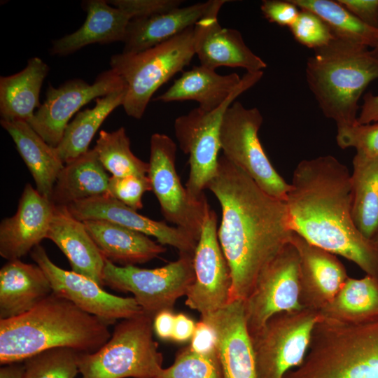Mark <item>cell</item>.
Segmentation results:
<instances>
[{"label":"cell","mask_w":378,"mask_h":378,"mask_svg":"<svg viewBox=\"0 0 378 378\" xmlns=\"http://www.w3.org/2000/svg\"><path fill=\"white\" fill-rule=\"evenodd\" d=\"M209 189L220 203L218 238L230 267V301H244L264 268L290 241L286 202L263 191L223 155Z\"/></svg>","instance_id":"1"},{"label":"cell","mask_w":378,"mask_h":378,"mask_svg":"<svg viewBox=\"0 0 378 378\" xmlns=\"http://www.w3.org/2000/svg\"><path fill=\"white\" fill-rule=\"evenodd\" d=\"M290 185L286 204L292 232L378 279V246L352 218L347 167L330 155L304 160Z\"/></svg>","instance_id":"2"},{"label":"cell","mask_w":378,"mask_h":378,"mask_svg":"<svg viewBox=\"0 0 378 378\" xmlns=\"http://www.w3.org/2000/svg\"><path fill=\"white\" fill-rule=\"evenodd\" d=\"M108 326L52 293L29 312L0 319V363L22 362L57 347L95 352L111 336Z\"/></svg>","instance_id":"3"},{"label":"cell","mask_w":378,"mask_h":378,"mask_svg":"<svg viewBox=\"0 0 378 378\" xmlns=\"http://www.w3.org/2000/svg\"><path fill=\"white\" fill-rule=\"evenodd\" d=\"M305 76L323 115L337 127L353 125L360 97L378 79V60L368 47L334 36L307 59Z\"/></svg>","instance_id":"4"},{"label":"cell","mask_w":378,"mask_h":378,"mask_svg":"<svg viewBox=\"0 0 378 378\" xmlns=\"http://www.w3.org/2000/svg\"><path fill=\"white\" fill-rule=\"evenodd\" d=\"M284 378H378V321L350 324L321 316L303 363Z\"/></svg>","instance_id":"5"},{"label":"cell","mask_w":378,"mask_h":378,"mask_svg":"<svg viewBox=\"0 0 378 378\" xmlns=\"http://www.w3.org/2000/svg\"><path fill=\"white\" fill-rule=\"evenodd\" d=\"M153 321L144 312L123 319L97 351L80 353L82 378H155L163 356L153 339Z\"/></svg>","instance_id":"6"},{"label":"cell","mask_w":378,"mask_h":378,"mask_svg":"<svg viewBox=\"0 0 378 378\" xmlns=\"http://www.w3.org/2000/svg\"><path fill=\"white\" fill-rule=\"evenodd\" d=\"M195 55L193 26L145 50L111 56V69L127 85L122 104L127 115L141 119L153 94L188 65Z\"/></svg>","instance_id":"7"},{"label":"cell","mask_w":378,"mask_h":378,"mask_svg":"<svg viewBox=\"0 0 378 378\" xmlns=\"http://www.w3.org/2000/svg\"><path fill=\"white\" fill-rule=\"evenodd\" d=\"M262 76L263 71H247L241 77L239 88L220 106L211 111L195 108L175 120L174 133L179 148L189 157L190 173L186 189L192 202L206 200L204 190L216 174L220 149V130L225 111Z\"/></svg>","instance_id":"8"},{"label":"cell","mask_w":378,"mask_h":378,"mask_svg":"<svg viewBox=\"0 0 378 378\" xmlns=\"http://www.w3.org/2000/svg\"><path fill=\"white\" fill-rule=\"evenodd\" d=\"M194 279L193 255L188 253H179L177 260L154 269L118 266L105 258L102 274L104 285L132 293L143 312L153 318L162 310H172Z\"/></svg>","instance_id":"9"},{"label":"cell","mask_w":378,"mask_h":378,"mask_svg":"<svg viewBox=\"0 0 378 378\" xmlns=\"http://www.w3.org/2000/svg\"><path fill=\"white\" fill-rule=\"evenodd\" d=\"M263 118L257 108L234 102L225 111L220 130L223 155L244 171L268 195L286 202L290 185L276 172L258 138Z\"/></svg>","instance_id":"10"},{"label":"cell","mask_w":378,"mask_h":378,"mask_svg":"<svg viewBox=\"0 0 378 378\" xmlns=\"http://www.w3.org/2000/svg\"><path fill=\"white\" fill-rule=\"evenodd\" d=\"M319 312L306 308L272 316L251 335L258 378H284L307 354Z\"/></svg>","instance_id":"11"},{"label":"cell","mask_w":378,"mask_h":378,"mask_svg":"<svg viewBox=\"0 0 378 378\" xmlns=\"http://www.w3.org/2000/svg\"><path fill=\"white\" fill-rule=\"evenodd\" d=\"M176 144L169 136L154 133L150 141L148 177L164 218L199 241L210 206L206 200H190L176 169Z\"/></svg>","instance_id":"12"},{"label":"cell","mask_w":378,"mask_h":378,"mask_svg":"<svg viewBox=\"0 0 378 378\" xmlns=\"http://www.w3.org/2000/svg\"><path fill=\"white\" fill-rule=\"evenodd\" d=\"M299 254L288 242L260 274L244 301L250 336L272 316L303 308L300 302Z\"/></svg>","instance_id":"13"},{"label":"cell","mask_w":378,"mask_h":378,"mask_svg":"<svg viewBox=\"0 0 378 378\" xmlns=\"http://www.w3.org/2000/svg\"><path fill=\"white\" fill-rule=\"evenodd\" d=\"M195 279L186 304L205 318L230 302L232 277L218 238L217 217L211 207L204 218L194 255Z\"/></svg>","instance_id":"14"},{"label":"cell","mask_w":378,"mask_h":378,"mask_svg":"<svg viewBox=\"0 0 378 378\" xmlns=\"http://www.w3.org/2000/svg\"><path fill=\"white\" fill-rule=\"evenodd\" d=\"M126 86L111 69L99 74L92 84L80 78L67 80L57 88L50 84L44 102L28 123L49 145L56 147L70 119L81 107Z\"/></svg>","instance_id":"15"},{"label":"cell","mask_w":378,"mask_h":378,"mask_svg":"<svg viewBox=\"0 0 378 378\" xmlns=\"http://www.w3.org/2000/svg\"><path fill=\"white\" fill-rule=\"evenodd\" d=\"M30 254L47 276L52 293L69 300L108 325L143 312L134 298H122L108 293L93 280L60 268L50 259L40 244L35 246Z\"/></svg>","instance_id":"16"},{"label":"cell","mask_w":378,"mask_h":378,"mask_svg":"<svg viewBox=\"0 0 378 378\" xmlns=\"http://www.w3.org/2000/svg\"><path fill=\"white\" fill-rule=\"evenodd\" d=\"M227 2L214 0L208 13L194 25L195 52L200 65L214 70L228 66L243 68L246 72L263 71L266 62L246 46L240 31L220 24L218 15Z\"/></svg>","instance_id":"17"},{"label":"cell","mask_w":378,"mask_h":378,"mask_svg":"<svg viewBox=\"0 0 378 378\" xmlns=\"http://www.w3.org/2000/svg\"><path fill=\"white\" fill-rule=\"evenodd\" d=\"M66 206L69 212L80 221L100 220L111 222L153 237L162 246L169 245L176 248L178 253L194 255L198 240L188 232L141 215L109 194L74 202Z\"/></svg>","instance_id":"18"},{"label":"cell","mask_w":378,"mask_h":378,"mask_svg":"<svg viewBox=\"0 0 378 378\" xmlns=\"http://www.w3.org/2000/svg\"><path fill=\"white\" fill-rule=\"evenodd\" d=\"M291 243L299 254L300 302L303 308L320 312L349 278L336 255L293 232Z\"/></svg>","instance_id":"19"},{"label":"cell","mask_w":378,"mask_h":378,"mask_svg":"<svg viewBox=\"0 0 378 378\" xmlns=\"http://www.w3.org/2000/svg\"><path fill=\"white\" fill-rule=\"evenodd\" d=\"M55 204L27 183L16 213L0 224V255L12 260L20 259L46 238Z\"/></svg>","instance_id":"20"},{"label":"cell","mask_w":378,"mask_h":378,"mask_svg":"<svg viewBox=\"0 0 378 378\" xmlns=\"http://www.w3.org/2000/svg\"><path fill=\"white\" fill-rule=\"evenodd\" d=\"M201 319L211 323L217 331L223 377L258 378L244 301H230L211 316Z\"/></svg>","instance_id":"21"},{"label":"cell","mask_w":378,"mask_h":378,"mask_svg":"<svg viewBox=\"0 0 378 378\" xmlns=\"http://www.w3.org/2000/svg\"><path fill=\"white\" fill-rule=\"evenodd\" d=\"M67 258L72 271L103 286L105 258L88 232L83 221L76 218L66 206L55 205L46 236Z\"/></svg>","instance_id":"22"},{"label":"cell","mask_w":378,"mask_h":378,"mask_svg":"<svg viewBox=\"0 0 378 378\" xmlns=\"http://www.w3.org/2000/svg\"><path fill=\"white\" fill-rule=\"evenodd\" d=\"M84 23L76 31L52 42L50 52L66 56L94 43L124 42L131 18L122 10L109 6L108 1H83Z\"/></svg>","instance_id":"23"},{"label":"cell","mask_w":378,"mask_h":378,"mask_svg":"<svg viewBox=\"0 0 378 378\" xmlns=\"http://www.w3.org/2000/svg\"><path fill=\"white\" fill-rule=\"evenodd\" d=\"M52 293L47 276L37 264L8 260L0 270V319L29 312Z\"/></svg>","instance_id":"24"},{"label":"cell","mask_w":378,"mask_h":378,"mask_svg":"<svg viewBox=\"0 0 378 378\" xmlns=\"http://www.w3.org/2000/svg\"><path fill=\"white\" fill-rule=\"evenodd\" d=\"M214 0L178 7L146 18L132 19L122 52L134 53L164 43L193 27L210 10Z\"/></svg>","instance_id":"25"},{"label":"cell","mask_w":378,"mask_h":378,"mask_svg":"<svg viewBox=\"0 0 378 378\" xmlns=\"http://www.w3.org/2000/svg\"><path fill=\"white\" fill-rule=\"evenodd\" d=\"M241 77L237 73L221 75L204 66L185 71L164 93L153 101L169 103L195 101L200 108L211 111L220 106L239 88Z\"/></svg>","instance_id":"26"},{"label":"cell","mask_w":378,"mask_h":378,"mask_svg":"<svg viewBox=\"0 0 378 378\" xmlns=\"http://www.w3.org/2000/svg\"><path fill=\"white\" fill-rule=\"evenodd\" d=\"M83 222L104 257L123 266L146 262L167 250L148 236L118 224L100 220Z\"/></svg>","instance_id":"27"},{"label":"cell","mask_w":378,"mask_h":378,"mask_svg":"<svg viewBox=\"0 0 378 378\" xmlns=\"http://www.w3.org/2000/svg\"><path fill=\"white\" fill-rule=\"evenodd\" d=\"M35 181L36 190L51 200L54 186L64 167L55 148L49 145L26 121L1 120Z\"/></svg>","instance_id":"28"},{"label":"cell","mask_w":378,"mask_h":378,"mask_svg":"<svg viewBox=\"0 0 378 378\" xmlns=\"http://www.w3.org/2000/svg\"><path fill=\"white\" fill-rule=\"evenodd\" d=\"M49 69L46 62L34 57L22 71L0 77L1 120L28 122L31 119L34 109L41 106V89Z\"/></svg>","instance_id":"29"},{"label":"cell","mask_w":378,"mask_h":378,"mask_svg":"<svg viewBox=\"0 0 378 378\" xmlns=\"http://www.w3.org/2000/svg\"><path fill=\"white\" fill-rule=\"evenodd\" d=\"M109 178L95 150L64 164L53 188L55 205L69 204L108 193Z\"/></svg>","instance_id":"30"},{"label":"cell","mask_w":378,"mask_h":378,"mask_svg":"<svg viewBox=\"0 0 378 378\" xmlns=\"http://www.w3.org/2000/svg\"><path fill=\"white\" fill-rule=\"evenodd\" d=\"M319 314L322 318L350 324L378 321V279L367 274L360 279L349 276Z\"/></svg>","instance_id":"31"},{"label":"cell","mask_w":378,"mask_h":378,"mask_svg":"<svg viewBox=\"0 0 378 378\" xmlns=\"http://www.w3.org/2000/svg\"><path fill=\"white\" fill-rule=\"evenodd\" d=\"M127 86L95 99L93 108L78 112L68 124L55 150L66 164L89 150V146L99 127L111 113L122 106Z\"/></svg>","instance_id":"32"},{"label":"cell","mask_w":378,"mask_h":378,"mask_svg":"<svg viewBox=\"0 0 378 378\" xmlns=\"http://www.w3.org/2000/svg\"><path fill=\"white\" fill-rule=\"evenodd\" d=\"M352 162V218L358 230L372 239L378 230V158L356 153Z\"/></svg>","instance_id":"33"},{"label":"cell","mask_w":378,"mask_h":378,"mask_svg":"<svg viewBox=\"0 0 378 378\" xmlns=\"http://www.w3.org/2000/svg\"><path fill=\"white\" fill-rule=\"evenodd\" d=\"M301 10L318 15L336 37L372 49L378 43V29L360 21L337 1L290 0Z\"/></svg>","instance_id":"34"},{"label":"cell","mask_w":378,"mask_h":378,"mask_svg":"<svg viewBox=\"0 0 378 378\" xmlns=\"http://www.w3.org/2000/svg\"><path fill=\"white\" fill-rule=\"evenodd\" d=\"M94 149L105 170L113 176H148V163L132 152L122 127L112 132L101 130Z\"/></svg>","instance_id":"35"},{"label":"cell","mask_w":378,"mask_h":378,"mask_svg":"<svg viewBox=\"0 0 378 378\" xmlns=\"http://www.w3.org/2000/svg\"><path fill=\"white\" fill-rule=\"evenodd\" d=\"M78 351L57 347L24 360V378H75L79 372Z\"/></svg>","instance_id":"36"},{"label":"cell","mask_w":378,"mask_h":378,"mask_svg":"<svg viewBox=\"0 0 378 378\" xmlns=\"http://www.w3.org/2000/svg\"><path fill=\"white\" fill-rule=\"evenodd\" d=\"M155 378H224L218 350L209 354L192 351L189 346L178 351L172 365Z\"/></svg>","instance_id":"37"},{"label":"cell","mask_w":378,"mask_h":378,"mask_svg":"<svg viewBox=\"0 0 378 378\" xmlns=\"http://www.w3.org/2000/svg\"><path fill=\"white\" fill-rule=\"evenodd\" d=\"M336 141L342 149L353 147L358 154L378 158V122L337 127Z\"/></svg>","instance_id":"38"},{"label":"cell","mask_w":378,"mask_h":378,"mask_svg":"<svg viewBox=\"0 0 378 378\" xmlns=\"http://www.w3.org/2000/svg\"><path fill=\"white\" fill-rule=\"evenodd\" d=\"M289 28L298 42L314 50L327 45L334 38L328 25L307 10H301Z\"/></svg>","instance_id":"39"},{"label":"cell","mask_w":378,"mask_h":378,"mask_svg":"<svg viewBox=\"0 0 378 378\" xmlns=\"http://www.w3.org/2000/svg\"><path fill=\"white\" fill-rule=\"evenodd\" d=\"M149 190H152V187L148 176L109 178V195L135 211L142 209V197Z\"/></svg>","instance_id":"40"},{"label":"cell","mask_w":378,"mask_h":378,"mask_svg":"<svg viewBox=\"0 0 378 378\" xmlns=\"http://www.w3.org/2000/svg\"><path fill=\"white\" fill-rule=\"evenodd\" d=\"M109 4L116 7L132 19L146 18L181 7L182 0H112Z\"/></svg>","instance_id":"41"},{"label":"cell","mask_w":378,"mask_h":378,"mask_svg":"<svg viewBox=\"0 0 378 378\" xmlns=\"http://www.w3.org/2000/svg\"><path fill=\"white\" fill-rule=\"evenodd\" d=\"M290 0H263L260 10L270 22L290 27L296 20L300 10Z\"/></svg>","instance_id":"42"},{"label":"cell","mask_w":378,"mask_h":378,"mask_svg":"<svg viewBox=\"0 0 378 378\" xmlns=\"http://www.w3.org/2000/svg\"><path fill=\"white\" fill-rule=\"evenodd\" d=\"M218 337L214 326L202 319L196 323L188 345L190 349L197 354H209L218 350Z\"/></svg>","instance_id":"43"},{"label":"cell","mask_w":378,"mask_h":378,"mask_svg":"<svg viewBox=\"0 0 378 378\" xmlns=\"http://www.w3.org/2000/svg\"><path fill=\"white\" fill-rule=\"evenodd\" d=\"M337 1L363 23L378 29V0H338Z\"/></svg>","instance_id":"44"},{"label":"cell","mask_w":378,"mask_h":378,"mask_svg":"<svg viewBox=\"0 0 378 378\" xmlns=\"http://www.w3.org/2000/svg\"><path fill=\"white\" fill-rule=\"evenodd\" d=\"M175 315L172 310L165 309L158 313L153 321V332L161 340H172Z\"/></svg>","instance_id":"45"},{"label":"cell","mask_w":378,"mask_h":378,"mask_svg":"<svg viewBox=\"0 0 378 378\" xmlns=\"http://www.w3.org/2000/svg\"><path fill=\"white\" fill-rule=\"evenodd\" d=\"M196 323L184 314L175 315L172 340L176 342H185L190 340L193 335Z\"/></svg>","instance_id":"46"},{"label":"cell","mask_w":378,"mask_h":378,"mask_svg":"<svg viewBox=\"0 0 378 378\" xmlns=\"http://www.w3.org/2000/svg\"><path fill=\"white\" fill-rule=\"evenodd\" d=\"M378 122V95L368 92L363 96V103L357 118V123L360 125Z\"/></svg>","instance_id":"47"},{"label":"cell","mask_w":378,"mask_h":378,"mask_svg":"<svg viewBox=\"0 0 378 378\" xmlns=\"http://www.w3.org/2000/svg\"><path fill=\"white\" fill-rule=\"evenodd\" d=\"M24 365L21 362L4 365L0 369V378H24Z\"/></svg>","instance_id":"48"},{"label":"cell","mask_w":378,"mask_h":378,"mask_svg":"<svg viewBox=\"0 0 378 378\" xmlns=\"http://www.w3.org/2000/svg\"><path fill=\"white\" fill-rule=\"evenodd\" d=\"M372 55L378 60V43L377 46L370 50Z\"/></svg>","instance_id":"49"},{"label":"cell","mask_w":378,"mask_h":378,"mask_svg":"<svg viewBox=\"0 0 378 378\" xmlns=\"http://www.w3.org/2000/svg\"><path fill=\"white\" fill-rule=\"evenodd\" d=\"M372 241L378 246V230L372 238Z\"/></svg>","instance_id":"50"}]
</instances>
